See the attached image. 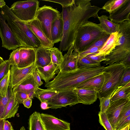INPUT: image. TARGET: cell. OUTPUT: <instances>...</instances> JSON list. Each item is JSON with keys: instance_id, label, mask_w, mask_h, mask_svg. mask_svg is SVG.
I'll use <instances>...</instances> for the list:
<instances>
[{"instance_id": "obj_1", "label": "cell", "mask_w": 130, "mask_h": 130, "mask_svg": "<svg viewBox=\"0 0 130 130\" xmlns=\"http://www.w3.org/2000/svg\"><path fill=\"white\" fill-rule=\"evenodd\" d=\"M91 0H75L72 5L62 8L61 14L63 22L62 40L58 49L67 51L74 41L76 34L81 26L91 17L98 18L101 8L92 5Z\"/></svg>"}, {"instance_id": "obj_2", "label": "cell", "mask_w": 130, "mask_h": 130, "mask_svg": "<svg viewBox=\"0 0 130 130\" xmlns=\"http://www.w3.org/2000/svg\"><path fill=\"white\" fill-rule=\"evenodd\" d=\"M105 67L78 68L67 72L60 71L54 79L46 83L45 87L57 91L73 90L80 84L103 72Z\"/></svg>"}, {"instance_id": "obj_3", "label": "cell", "mask_w": 130, "mask_h": 130, "mask_svg": "<svg viewBox=\"0 0 130 130\" xmlns=\"http://www.w3.org/2000/svg\"><path fill=\"white\" fill-rule=\"evenodd\" d=\"M6 21L16 37L23 46L36 48L42 46L38 39L27 24L18 18L7 5L1 8Z\"/></svg>"}, {"instance_id": "obj_4", "label": "cell", "mask_w": 130, "mask_h": 130, "mask_svg": "<svg viewBox=\"0 0 130 130\" xmlns=\"http://www.w3.org/2000/svg\"><path fill=\"white\" fill-rule=\"evenodd\" d=\"M108 34L99 24L88 21L81 26L76 34L73 42L74 51L77 53L84 51Z\"/></svg>"}, {"instance_id": "obj_5", "label": "cell", "mask_w": 130, "mask_h": 130, "mask_svg": "<svg viewBox=\"0 0 130 130\" xmlns=\"http://www.w3.org/2000/svg\"><path fill=\"white\" fill-rule=\"evenodd\" d=\"M125 66L119 63H115L105 67L102 73L104 81L98 97H105L113 93L118 87L124 72Z\"/></svg>"}, {"instance_id": "obj_6", "label": "cell", "mask_w": 130, "mask_h": 130, "mask_svg": "<svg viewBox=\"0 0 130 130\" xmlns=\"http://www.w3.org/2000/svg\"><path fill=\"white\" fill-rule=\"evenodd\" d=\"M39 5L37 0L18 1L14 2L9 9L19 19L27 22L35 19Z\"/></svg>"}, {"instance_id": "obj_7", "label": "cell", "mask_w": 130, "mask_h": 130, "mask_svg": "<svg viewBox=\"0 0 130 130\" xmlns=\"http://www.w3.org/2000/svg\"><path fill=\"white\" fill-rule=\"evenodd\" d=\"M60 14L56 9L45 5L39 7L37 11L35 19L39 22L44 32L51 41V30L52 24Z\"/></svg>"}, {"instance_id": "obj_8", "label": "cell", "mask_w": 130, "mask_h": 130, "mask_svg": "<svg viewBox=\"0 0 130 130\" xmlns=\"http://www.w3.org/2000/svg\"><path fill=\"white\" fill-rule=\"evenodd\" d=\"M130 55V37L123 35L120 39L118 45L108 55L106 56L107 59L103 63L106 65L120 63Z\"/></svg>"}, {"instance_id": "obj_9", "label": "cell", "mask_w": 130, "mask_h": 130, "mask_svg": "<svg viewBox=\"0 0 130 130\" xmlns=\"http://www.w3.org/2000/svg\"><path fill=\"white\" fill-rule=\"evenodd\" d=\"M0 37L2 40V47L8 50H14L23 46L7 23L1 10H0Z\"/></svg>"}, {"instance_id": "obj_10", "label": "cell", "mask_w": 130, "mask_h": 130, "mask_svg": "<svg viewBox=\"0 0 130 130\" xmlns=\"http://www.w3.org/2000/svg\"><path fill=\"white\" fill-rule=\"evenodd\" d=\"M57 93L47 102L50 108L57 109L79 103L76 93L73 90L58 91Z\"/></svg>"}, {"instance_id": "obj_11", "label": "cell", "mask_w": 130, "mask_h": 130, "mask_svg": "<svg viewBox=\"0 0 130 130\" xmlns=\"http://www.w3.org/2000/svg\"><path fill=\"white\" fill-rule=\"evenodd\" d=\"M39 116L46 130H70L69 123L47 114L39 113Z\"/></svg>"}, {"instance_id": "obj_12", "label": "cell", "mask_w": 130, "mask_h": 130, "mask_svg": "<svg viewBox=\"0 0 130 130\" xmlns=\"http://www.w3.org/2000/svg\"><path fill=\"white\" fill-rule=\"evenodd\" d=\"M130 98L122 99L110 102L105 113L113 130H115L120 113Z\"/></svg>"}, {"instance_id": "obj_13", "label": "cell", "mask_w": 130, "mask_h": 130, "mask_svg": "<svg viewBox=\"0 0 130 130\" xmlns=\"http://www.w3.org/2000/svg\"><path fill=\"white\" fill-rule=\"evenodd\" d=\"M11 66L10 70V83L13 88L32 73L37 66L35 62L29 66L23 68H19L16 66Z\"/></svg>"}, {"instance_id": "obj_14", "label": "cell", "mask_w": 130, "mask_h": 130, "mask_svg": "<svg viewBox=\"0 0 130 130\" xmlns=\"http://www.w3.org/2000/svg\"><path fill=\"white\" fill-rule=\"evenodd\" d=\"M25 22L39 40L42 46L49 48L53 47L54 44L47 37L38 20L35 19L30 21Z\"/></svg>"}, {"instance_id": "obj_15", "label": "cell", "mask_w": 130, "mask_h": 130, "mask_svg": "<svg viewBox=\"0 0 130 130\" xmlns=\"http://www.w3.org/2000/svg\"><path fill=\"white\" fill-rule=\"evenodd\" d=\"M19 52L20 61L17 67L23 68L29 66L36 62L35 48L24 46L17 48Z\"/></svg>"}, {"instance_id": "obj_16", "label": "cell", "mask_w": 130, "mask_h": 130, "mask_svg": "<svg viewBox=\"0 0 130 130\" xmlns=\"http://www.w3.org/2000/svg\"><path fill=\"white\" fill-rule=\"evenodd\" d=\"M63 56V61L59 67L60 71H70L78 68L77 53L74 51L73 43Z\"/></svg>"}, {"instance_id": "obj_17", "label": "cell", "mask_w": 130, "mask_h": 130, "mask_svg": "<svg viewBox=\"0 0 130 130\" xmlns=\"http://www.w3.org/2000/svg\"><path fill=\"white\" fill-rule=\"evenodd\" d=\"M110 21L118 24L125 21H130V0L126 2L113 12L110 13Z\"/></svg>"}, {"instance_id": "obj_18", "label": "cell", "mask_w": 130, "mask_h": 130, "mask_svg": "<svg viewBox=\"0 0 130 130\" xmlns=\"http://www.w3.org/2000/svg\"><path fill=\"white\" fill-rule=\"evenodd\" d=\"M122 35V32L119 30L118 31L110 34L98 53L95 55L106 56L108 55L118 45L119 39Z\"/></svg>"}, {"instance_id": "obj_19", "label": "cell", "mask_w": 130, "mask_h": 130, "mask_svg": "<svg viewBox=\"0 0 130 130\" xmlns=\"http://www.w3.org/2000/svg\"><path fill=\"white\" fill-rule=\"evenodd\" d=\"M73 90L77 94L79 103L90 105L95 102L98 98V92L94 90L77 88Z\"/></svg>"}, {"instance_id": "obj_20", "label": "cell", "mask_w": 130, "mask_h": 130, "mask_svg": "<svg viewBox=\"0 0 130 130\" xmlns=\"http://www.w3.org/2000/svg\"><path fill=\"white\" fill-rule=\"evenodd\" d=\"M32 73L29 75L13 88V94L18 92L28 93L31 91H35L37 88L39 87L33 78Z\"/></svg>"}, {"instance_id": "obj_21", "label": "cell", "mask_w": 130, "mask_h": 130, "mask_svg": "<svg viewBox=\"0 0 130 130\" xmlns=\"http://www.w3.org/2000/svg\"><path fill=\"white\" fill-rule=\"evenodd\" d=\"M104 79L102 73L83 83L76 88L92 90L97 92L98 93L102 88Z\"/></svg>"}, {"instance_id": "obj_22", "label": "cell", "mask_w": 130, "mask_h": 130, "mask_svg": "<svg viewBox=\"0 0 130 130\" xmlns=\"http://www.w3.org/2000/svg\"><path fill=\"white\" fill-rule=\"evenodd\" d=\"M63 22L61 14L53 22L51 28L52 42L55 44L61 41L63 36Z\"/></svg>"}, {"instance_id": "obj_23", "label": "cell", "mask_w": 130, "mask_h": 130, "mask_svg": "<svg viewBox=\"0 0 130 130\" xmlns=\"http://www.w3.org/2000/svg\"><path fill=\"white\" fill-rule=\"evenodd\" d=\"M37 66L43 67L51 62L50 48L41 46L35 48Z\"/></svg>"}, {"instance_id": "obj_24", "label": "cell", "mask_w": 130, "mask_h": 130, "mask_svg": "<svg viewBox=\"0 0 130 130\" xmlns=\"http://www.w3.org/2000/svg\"><path fill=\"white\" fill-rule=\"evenodd\" d=\"M36 69L41 79L48 83L53 78L56 71L59 69V66L51 62L48 65L43 67L36 66Z\"/></svg>"}, {"instance_id": "obj_25", "label": "cell", "mask_w": 130, "mask_h": 130, "mask_svg": "<svg viewBox=\"0 0 130 130\" xmlns=\"http://www.w3.org/2000/svg\"><path fill=\"white\" fill-rule=\"evenodd\" d=\"M98 19L100 22L99 25L108 34L119 31V25L109 20L108 16L103 15L99 17Z\"/></svg>"}, {"instance_id": "obj_26", "label": "cell", "mask_w": 130, "mask_h": 130, "mask_svg": "<svg viewBox=\"0 0 130 130\" xmlns=\"http://www.w3.org/2000/svg\"><path fill=\"white\" fill-rule=\"evenodd\" d=\"M130 98V82L122 87H118L112 95L110 102L122 99Z\"/></svg>"}, {"instance_id": "obj_27", "label": "cell", "mask_w": 130, "mask_h": 130, "mask_svg": "<svg viewBox=\"0 0 130 130\" xmlns=\"http://www.w3.org/2000/svg\"><path fill=\"white\" fill-rule=\"evenodd\" d=\"M58 92L57 91L52 89H43L38 87L35 90V97L41 102H47L56 94Z\"/></svg>"}, {"instance_id": "obj_28", "label": "cell", "mask_w": 130, "mask_h": 130, "mask_svg": "<svg viewBox=\"0 0 130 130\" xmlns=\"http://www.w3.org/2000/svg\"><path fill=\"white\" fill-rule=\"evenodd\" d=\"M39 113L35 111L30 116L28 122L29 130H46L41 122Z\"/></svg>"}, {"instance_id": "obj_29", "label": "cell", "mask_w": 130, "mask_h": 130, "mask_svg": "<svg viewBox=\"0 0 130 130\" xmlns=\"http://www.w3.org/2000/svg\"><path fill=\"white\" fill-rule=\"evenodd\" d=\"M19 104L13 95V98L8 103L4 114L3 118L4 119L14 117L17 113L19 107Z\"/></svg>"}, {"instance_id": "obj_30", "label": "cell", "mask_w": 130, "mask_h": 130, "mask_svg": "<svg viewBox=\"0 0 130 130\" xmlns=\"http://www.w3.org/2000/svg\"><path fill=\"white\" fill-rule=\"evenodd\" d=\"M12 88L10 83L6 95L5 96H2L0 95V119H3L6 107L13 96Z\"/></svg>"}, {"instance_id": "obj_31", "label": "cell", "mask_w": 130, "mask_h": 130, "mask_svg": "<svg viewBox=\"0 0 130 130\" xmlns=\"http://www.w3.org/2000/svg\"><path fill=\"white\" fill-rule=\"evenodd\" d=\"M100 66V62L93 60L87 56L78 58V68H89Z\"/></svg>"}, {"instance_id": "obj_32", "label": "cell", "mask_w": 130, "mask_h": 130, "mask_svg": "<svg viewBox=\"0 0 130 130\" xmlns=\"http://www.w3.org/2000/svg\"><path fill=\"white\" fill-rule=\"evenodd\" d=\"M126 0H111L107 2L102 9L105 10L109 13L116 11L126 1Z\"/></svg>"}, {"instance_id": "obj_33", "label": "cell", "mask_w": 130, "mask_h": 130, "mask_svg": "<svg viewBox=\"0 0 130 130\" xmlns=\"http://www.w3.org/2000/svg\"><path fill=\"white\" fill-rule=\"evenodd\" d=\"M50 50L51 62L60 67L63 59L62 52L55 47L50 48Z\"/></svg>"}, {"instance_id": "obj_34", "label": "cell", "mask_w": 130, "mask_h": 130, "mask_svg": "<svg viewBox=\"0 0 130 130\" xmlns=\"http://www.w3.org/2000/svg\"><path fill=\"white\" fill-rule=\"evenodd\" d=\"M10 70L4 77L0 81V95L5 96L10 83Z\"/></svg>"}, {"instance_id": "obj_35", "label": "cell", "mask_w": 130, "mask_h": 130, "mask_svg": "<svg viewBox=\"0 0 130 130\" xmlns=\"http://www.w3.org/2000/svg\"><path fill=\"white\" fill-rule=\"evenodd\" d=\"M130 115V101L124 106L119 115L116 127L119 126Z\"/></svg>"}, {"instance_id": "obj_36", "label": "cell", "mask_w": 130, "mask_h": 130, "mask_svg": "<svg viewBox=\"0 0 130 130\" xmlns=\"http://www.w3.org/2000/svg\"><path fill=\"white\" fill-rule=\"evenodd\" d=\"M98 116L99 123L106 130H113L105 112L102 113L100 111L98 113Z\"/></svg>"}, {"instance_id": "obj_37", "label": "cell", "mask_w": 130, "mask_h": 130, "mask_svg": "<svg viewBox=\"0 0 130 130\" xmlns=\"http://www.w3.org/2000/svg\"><path fill=\"white\" fill-rule=\"evenodd\" d=\"M113 93L105 97H100L99 98L100 101V112L102 113L105 112L109 106L111 97Z\"/></svg>"}, {"instance_id": "obj_38", "label": "cell", "mask_w": 130, "mask_h": 130, "mask_svg": "<svg viewBox=\"0 0 130 130\" xmlns=\"http://www.w3.org/2000/svg\"><path fill=\"white\" fill-rule=\"evenodd\" d=\"M11 66L8 59L4 60L0 64V81L8 73L10 70Z\"/></svg>"}, {"instance_id": "obj_39", "label": "cell", "mask_w": 130, "mask_h": 130, "mask_svg": "<svg viewBox=\"0 0 130 130\" xmlns=\"http://www.w3.org/2000/svg\"><path fill=\"white\" fill-rule=\"evenodd\" d=\"M8 60L11 66L17 67L20 61L19 52L17 48L13 50L11 53Z\"/></svg>"}, {"instance_id": "obj_40", "label": "cell", "mask_w": 130, "mask_h": 130, "mask_svg": "<svg viewBox=\"0 0 130 130\" xmlns=\"http://www.w3.org/2000/svg\"><path fill=\"white\" fill-rule=\"evenodd\" d=\"M125 67L124 72L118 87L123 86L130 82V67Z\"/></svg>"}, {"instance_id": "obj_41", "label": "cell", "mask_w": 130, "mask_h": 130, "mask_svg": "<svg viewBox=\"0 0 130 130\" xmlns=\"http://www.w3.org/2000/svg\"><path fill=\"white\" fill-rule=\"evenodd\" d=\"M101 48V47H94L77 53V58H81L85 57L91 54H97Z\"/></svg>"}, {"instance_id": "obj_42", "label": "cell", "mask_w": 130, "mask_h": 130, "mask_svg": "<svg viewBox=\"0 0 130 130\" xmlns=\"http://www.w3.org/2000/svg\"><path fill=\"white\" fill-rule=\"evenodd\" d=\"M42 1L59 4L61 5L62 8H67L70 7L74 4L75 2V0H43Z\"/></svg>"}, {"instance_id": "obj_43", "label": "cell", "mask_w": 130, "mask_h": 130, "mask_svg": "<svg viewBox=\"0 0 130 130\" xmlns=\"http://www.w3.org/2000/svg\"><path fill=\"white\" fill-rule=\"evenodd\" d=\"M19 104L22 103L23 101L29 98L28 93L21 92H18L13 94Z\"/></svg>"}, {"instance_id": "obj_44", "label": "cell", "mask_w": 130, "mask_h": 130, "mask_svg": "<svg viewBox=\"0 0 130 130\" xmlns=\"http://www.w3.org/2000/svg\"><path fill=\"white\" fill-rule=\"evenodd\" d=\"M110 35L108 34L105 37L101 38L96 41L90 46L87 49H89L94 47H101L102 48L109 36Z\"/></svg>"}, {"instance_id": "obj_45", "label": "cell", "mask_w": 130, "mask_h": 130, "mask_svg": "<svg viewBox=\"0 0 130 130\" xmlns=\"http://www.w3.org/2000/svg\"><path fill=\"white\" fill-rule=\"evenodd\" d=\"M88 58L95 61L101 62L102 61L107 60L106 56L104 55H96L95 54H91L86 56Z\"/></svg>"}, {"instance_id": "obj_46", "label": "cell", "mask_w": 130, "mask_h": 130, "mask_svg": "<svg viewBox=\"0 0 130 130\" xmlns=\"http://www.w3.org/2000/svg\"><path fill=\"white\" fill-rule=\"evenodd\" d=\"M36 68L33 72L32 75L35 82L38 86H40L43 84V82L41 80V78L37 71Z\"/></svg>"}, {"instance_id": "obj_47", "label": "cell", "mask_w": 130, "mask_h": 130, "mask_svg": "<svg viewBox=\"0 0 130 130\" xmlns=\"http://www.w3.org/2000/svg\"><path fill=\"white\" fill-rule=\"evenodd\" d=\"M4 130H14L11 123L6 120L4 122Z\"/></svg>"}, {"instance_id": "obj_48", "label": "cell", "mask_w": 130, "mask_h": 130, "mask_svg": "<svg viewBox=\"0 0 130 130\" xmlns=\"http://www.w3.org/2000/svg\"><path fill=\"white\" fill-rule=\"evenodd\" d=\"M32 101V99L28 98L24 100L23 101L22 104L25 107L28 108H29L31 106Z\"/></svg>"}, {"instance_id": "obj_49", "label": "cell", "mask_w": 130, "mask_h": 130, "mask_svg": "<svg viewBox=\"0 0 130 130\" xmlns=\"http://www.w3.org/2000/svg\"><path fill=\"white\" fill-rule=\"evenodd\" d=\"M119 63L124 64L125 67H130V55H128Z\"/></svg>"}, {"instance_id": "obj_50", "label": "cell", "mask_w": 130, "mask_h": 130, "mask_svg": "<svg viewBox=\"0 0 130 130\" xmlns=\"http://www.w3.org/2000/svg\"><path fill=\"white\" fill-rule=\"evenodd\" d=\"M40 107L43 110H46L50 108L47 102H41Z\"/></svg>"}, {"instance_id": "obj_51", "label": "cell", "mask_w": 130, "mask_h": 130, "mask_svg": "<svg viewBox=\"0 0 130 130\" xmlns=\"http://www.w3.org/2000/svg\"><path fill=\"white\" fill-rule=\"evenodd\" d=\"M4 119H0V130H4V126L5 120Z\"/></svg>"}, {"instance_id": "obj_52", "label": "cell", "mask_w": 130, "mask_h": 130, "mask_svg": "<svg viewBox=\"0 0 130 130\" xmlns=\"http://www.w3.org/2000/svg\"><path fill=\"white\" fill-rule=\"evenodd\" d=\"M6 5V3L4 0H0V8H2Z\"/></svg>"}, {"instance_id": "obj_53", "label": "cell", "mask_w": 130, "mask_h": 130, "mask_svg": "<svg viewBox=\"0 0 130 130\" xmlns=\"http://www.w3.org/2000/svg\"><path fill=\"white\" fill-rule=\"evenodd\" d=\"M130 124H129L124 127L122 128L120 130H129L130 128Z\"/></svg>"}, {"instance_id": "obj_54", "label": "cell", "mask_w": 130, "mask_h": 130, "mask_svg": "<svg viewBox=\"0 0 130 130\" xmlns=\"http://www.w3.org/2000/svg\"><path fill=\"white\" fill-rule=\"evenodd\" d=\"M4 61V60H3V59L0 56V64L3 62Z\"/></svg>"}]
</instances>
